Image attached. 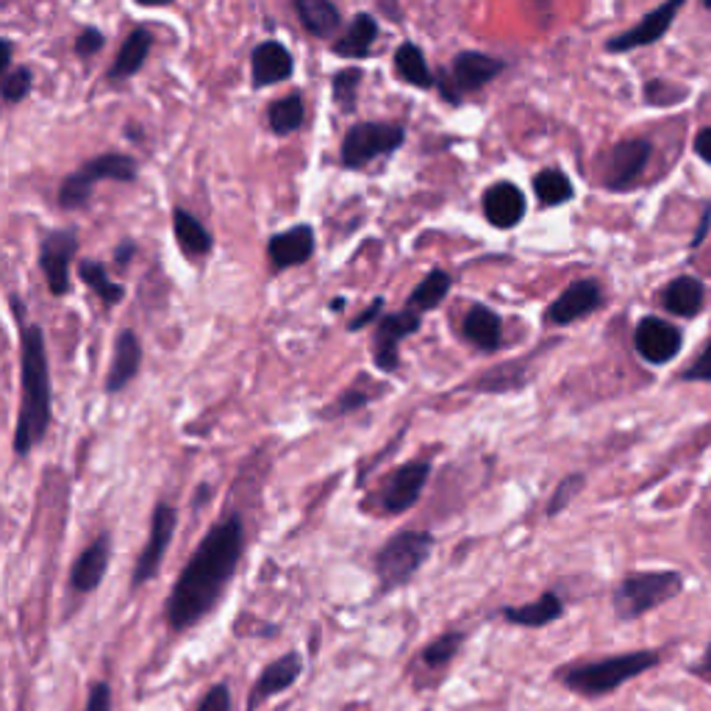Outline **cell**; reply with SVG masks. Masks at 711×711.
Wrapping results in <instances>:
<instances>
[{
    "label": "cell",
    "instance_id": "obj_1",
    "mask_svg": "<svg viewBox=\"0 0 711 711\" xmlns=\"http://www.w3.org/2000/svg\"><path fill=\"white\" fill-rule=\"evenodd\" d=\"M245 553V523L237 511L220 517L208 528L206 537L190 556L181 575L170 590L164 614L170 631H186L201 623L226 595V586L237 575V567Z\"/></svg>",
    "mask_w": 711,
    "mask_h": 711
},
{
    "label": "cell",
    "instance_id": "obj_2",
    "mask_svg": "<svg viewBox=\"0 0 711 711\" xmlns=\"http://www.w3.org/2000/svg\"><path fill=\"white\" fill-rule=\"evenodd\" d=\"M20 411L14 425V456L25 459L51 431L53 384L47 365L45 331L40 325L20 323Z\"/></svg>",
    "mask_w": 711,
    "mask_h": 711
},
{
    "label": "cell",
    "instance_id": "obj_3",
    "mask_svg": "<svg viewBox=\"0 0 711 711\" xmlns=\"http://www.w3.org/2000/svg\"><path fill=\"white\" fill-rule=\"evenodd\" d=\"M659 665V654L656 650H634V654H620L612 659L586 661V665H575L559 676L570 692L581 694V698H603L608 692H617L628 681L648 672L650 667Z\"/></svg>",
    "mask_w": 711,
    "mask_h": 711
},
{
    "label": "cell",
    "instance_id": "obj_4",
    "mask_svg": "<svg viewBox=\"0 0 711 711\" xmlns=\"http://www.w3.org/2000/svg\"><path fill=\"white\" fill-rule=\"evenodd\" d=\"M434 545L429 531H400L389 537L376 556V575L381 581V590L392 592L409 584L429 561Z\"/></svg>",
    "mask_w": 711,
    "mask_h": 711
},
{
    "label": "cell",
    "instance_id": "obj_5",
    "mask_svg": "<svg viewBox=\"0 0 711 711\" xmlns=\"http://www.w3.org/2000/svg\"><path fill=\"white\" fill-rule=\"evenodd\" d=\"M683 579L676 570H654V573H634L614 590V614L620 620H639L654 608L681 592Z\"/></svg>",
    "mask_w": 711,
    "mask_h": 711
},
{
    "label": "cell",
    "instance_id": "obj_6",
    "mask_svg": "<svg viewBox=\"0 0 711 711\" xmlns=\"http://www.w3.org/2000/svg\"><path fill=\"white\" fill-rule=\"evenodd\" d=\"M403 128L389 126V122H359L342 139V164L351 170H359L376 159L389 157L403 146Z\"/></svg>",
    "mask_w": 711,
    "mask_h": 711
},
{
    "label": "cell",
    "instance_id": "obj_7",
    "mask_svg": "<svg viewBox=\"0 0 711 711\" xmlns=\"http://www.w3.org/2000/svg\"><path fill=\"white\" fill-rule=\"evenodd\" d=\"M175 528H179V511H175V506L157 504V509H153L151 515V531H148L146 548L139 550L137 564H133V590H139V586H146L148 581L157 579L159 567H162L170 542H173Z\"/></svg>",
    "mask_w": 711,
    "mask_h": 711
},
{
    "label": "cell",
    "instance_id": "obj_8",
    "mask_svg": "<svg viewBox=\"0 0 711 711\" xmlns=\"http://www.w3.org/2000/svg\"><path fill=\"white\" fill-rule=\"evenodd\" d=\"M78 254L76 228H56L47 231L40 243V270L47 281L53 298H64L69 292V267Z\"/></svg>",
    "mask_w": 711,
    "mask_h": 711
},
{
    "label": "cell",
    "instance_id": "obj_9",
    "mask_svg": "<svg viewBox=\"0 0 711 711\" xmlns=\"http://www.w3.org/2000/svg\"><path fill=\"white\" fill-rule=\"evenodd\" d=\"M420 323H422L420 314L411 312V309L387 314V317L378 323L376 336H373V362H376L378 370L398 373L400 342H403L406 336L417 334V331H420Z\"/></svg>",
    "mask_w": 711,
    "mask_h": 711
},
{
    "label": "cell",
    "instance_id": "obj_10",
    "mask_svg": "<svg viewBox=\"0 0 711 711\" xmlns=\"http://www.w3.org/2000/svg\"><path fill=\"white\" fill-rule=\"evenodd\" d=\"M431 478V462H409L392 470L381 486V506L389 515H403L420 500Z\"/></svg>",
    "mask_w": 711,
    "mask_h": 711
},
{
    "label": "cell",
    "instance_id": "obj_11",
    "mask_svg": "<svg viewBox=\"0 0 711 711\" xmlns=\"http://www.w3.org/2000/svg\"><path fill=\"white\" fill-rule=\"evenodd\" d=\"M500 73H504V62H497V58L486 56V53L464 51L453 58L448 78H442V95L448 100H453L451 89H456V98L459 93H475V89L486 87Z\"/></svg>",
    "mask_w": 711,
    "mask_h": 711
},
{
    "label": "cell",
    "instance_id": "obj_12",
    "mask_svg": "<svg viewBox=\"0 0 711 711\" xmlns=\"http://www.w3.org/2000/svg\"><path fill=\"white\" fill-rule=\"evenodd\" d=\"M634 347L648 365H667L681 351V331L661 317H643L634 328Z\"/></svg>",
    "mask_w": 711,
    "mask_h": 711
},
{
    "label": "cell",
    "instance_id": "obj_13",
    "mask_svg": "<svg viewBox=\"0 0 711 711\" xmlns=\"http://www.w3.org/2000/svg\"><path fill=\"white\" fill-rule=\"evenodd\" d=\"M650 148L648 139H625L620 146L612 148L608 153V168H606V186L614 192L631 190L636 181L643 179L645 168L650 162Z\"/></svg>",
    "mask_w": 711,
    "mask_h": 711
},
{
    "label": "cell",
    "instance_id": "obj_14",
    "mask_svg": "<svg viewBox=\"0 0 711 711\" xmlns=\"http://www.w3.org/2000/svg\"><path fill=\"white\" fill-rule=\"evenodd\" d=\"M301 672H303V656L298 654V650H290V654H283L281 659L270 661V665L259 672L254 689H250L248 711H256L265 700L276 698V694L295 687Z\"/></svg>",
    "mask_w": 711,
    "mask_h": 711
},
{
    "label": "cell",
    "instance_id": "obj_15",
    "mask_svg": "<svg viewBox=\"0 0 711 711\" xmlns=\"http://www.w3.org/2000/svg\"><path fill=\"white\" fill-rule=\"evenodd\" d=\"M142 359H146V351H142V340L133 328H122L115 340V351H111V365L109 373H106L104 389L109 395L122 392L133 378L142 370Z\"/></svg>",
    "mask_w": 711,
    "mask_h": 711
},
{
    "label": "cell",
    "instance_id": "obj_16",
    "mask_svg": "<svg viewBox=\"0 0 711 711\" xmlns=\"http://www.w3.org/2000/svg\"><path fill=\"white\" fill-rule=\"evenodd\" d=\"M111 561V534H98L87 548L82 550V556L76 559L73 570H69V590L78 595H89L98 590L106 579Z\"/></svg>",
    "mask_w": 711,
    "mask_h": 711
},
{
    "label": "cell",
    "instance_id": "obj_17",
    "mask_svg": "<svg viewBox=\"0 0 711 711\" xmlns=\"http://www.w3.org/2000/svg\"><path fill=\"white\" fill-rule=\"evenodd\" d=\"M601 303H603L601 283L590 281V278H584V281H573L564 292H561L559 298H556L553 303H550L548 323L550 325H570V323H575V320L592 314L595 309H601Z\"/></svg>",
    "mask_w": 711,
    "mask_h": 711
},
{
    "label": "cell",
    "instance_id": "obj_18",
    "mask_svg": "<svg viewBox=\"0 0 711 711\" xmlns=\"http://www.w3.org/2000/svg\"><path fill=\"white\" fill-rule=\"evenodd\" d=\"M681 7H683V0H665V3H661L659 9H654V12H650L643 23L636 25V29L625 31V34L620 36H612V40L606 42V51L625 53V51H634V47L654 45V42H659L661 36L670 31L672 20H676L678 9Z\"/></svg>",
    "mask_w": 711,
    "mask_h": 711
},
{
    "label": "cell",
    "instance_id": "obj_19",
    "mask_svg": "<svg viewBox=\"0 0 711 711\" xmlns=\"http://www.w3.org/2000/svg\"><path fill=\"white\" fill-rule=\"evenodd\" d=\"M292 69H295L292 53L276 40L261 42V45H256L254 53H250V76H254L256 89L287 82V78L292 76Z\"/></svg>",
    "mask_w": 711,
    "mask_h": 711
},
{
    "label": "cell",
    "instance_id": "obj_20",
    "mask_svg": "<svg viewBox=\"0 0 711 711\" xmlns=\"http://www.w3.org/2000/svg\"><path fill=\"white\" fill-rule=\"evenodd\" d=\"M314 254V231L309 226H295L290 231H281L267 243L272 270H290V267L306 265Z\"/></svg>",
    "mask_w": 711,
    "mask_h": 711
},
{
    "label": "cell",
    "instance_id": "obj_21",
    "mask_svg": "<svg viewBox=\"0 0 711 711\" xmlns=\"http://www.w3.org/2000/svg\"><path fill=\"white\" fill-rule=\"evenodd\" d=\"M484 215L495 228H515L526 215V197L509 181L489 186L484 195Z\"/></svg>",
    "mask_w": 711,
    "mask_h": 711
},
{
    "label": "cell",
    "instance_id": "obj_22",
    "mask_svg": "<svg viewBox=\"0 0 711 711\" xmlns=\"http://www.w3.org/2000/svg\"><path fill=\"white\" fill-rule=\"evenodd\" d=\"M76 175L84 181V184L93 186V190L95 184H100V181H120V184H131V181H137L139 175V164L137 159L128 157V153L111 151L84 162L82 168L76 170Z\"/></svg>",
    "mask_w": 711,
    "mask_h": 711
},
{
    "label": "cell",
    "instance_id": "obj_23",
    "mask_svg": "<svg viewBox=\"0 0 711 711\" xmlns=\"http://www.w3.org/2000/svg\"><path fill=\"white\" fill-rule=\"evenodd\" d=\"M153 47V34L146 29V25H139L133 29L131 34L126 36V42L117 51V58L111 62L109 67V82H126V78H133L139 69L146 67L148 56H151Z\"/></svg>",
    "mask_w": 711,
    "mask_h": 711
},
{
    "label": "cell",
    "instance_id": "obj_24",
    "mask_svg": "<svg viewBox=\"0 0 711 711\" xmlns=\"http://www.w3.org/2000/svg\"><path fill=\"white\" fill-rule=\"evenodd\" d=\"M504 620L511 625H523V628H545V625L556 623L564 617V603L553 592H545L537 601L526 603V606H506L500 608Z\"/></svg>",
    "mask_w": 711,
    "mask_h": 711
},
{
    "label": "cell",
    "instance_id": "obj_25",
    "mask_svg": "<svg viewBox=\"0 0 711 711\" xmlns=\"http://www.w3.org/2000/svg\"><path fill=\"white\" fill-rule=\"evenodd\" d=\"M173 234L186 259H203L206 254H212L215 239H212L208 228L186 208H173Z\"/></svg>",
    "mask_w": 711,
    "mask_h": 711
},
{
    "label": "cell",
    "instance_id": "obj_26",
    "mask_svg": "<svg viewBox=\"0 0 711 711\" xmlns=\"http://www.w3.org/2000/svg\"><path fill=\"white\" fill-rule=\"evenodd\" d=\"M703 301H705V287L700 283V278H692V276L676 278V281L667 283L665 292H661V303H665L667 312L683 320L694 317V314L703 309Z\"/></svg>",
    "mask_w": 711,
    "mask_h": 711
},
{
    "label": "cell",
    "instance_id": "obj_27",
    "mask_svg": "<svg viewBox=\"0 0 711 711\" xmlns=\"http://www.w3.org/2000/svg\"><path fill=\"white\" fill-rule=\"evenodd\" d=\"M464 336L475 347L492 353L500 347V340H504V323L489 306H473L464 317Z\"/></svg>",
    "mask_w": 711,
    "mask_h": 711
},
{
    "label": "cell",
    "instance_id": "obj_28",
    "mask_svg": "<svg viewBox=\"0 0 711 711\" xmlns=\"http://www.w3.org/2000/svg\"><path fill=\"white\" fill-rule=\"evenodd\" d=\"M378 40V23L370 14H356L353 23L347 25L345 34L336 40L334 53L345 58H365L370 53L373 42Z\"/></svg>",
    "mask_w": 711,
    "mask_h": 711
},
{
    "label": "cell",
    "instance_id": "obj_29",
    "mask_svg": "<svg viewBox=\"0 0 711 711\" xmlns=\"http://www.w3.org/2000/svg\"><path fill=\"white\" fill-rule=\"evenodd\" d=\"M295 12L303 29L314 36H331L342 25L340 9L331 0H295Z\"/></svg>",
    "mask_w": 711,
    "mask_h": 711
},
{
    "label": "cell",
    "instance_id": "obj_30",
    "mask_svg": "<svg viewBox=\"0 0 711 711\" xmlns=\"http://www.w3.org/2000/svg\"><path fill=\"white\" fill-rule=\"evenodd\" d=\"M451 287H453V281L448 272H442V270L429 272V276L422 278V281L414 287V292L409 295V306L406 309H411V312H417V314L431 312V309H437L442 301H445L448 292H451Z\"/></svg>",
    "mask_w": 711,
    "mask_h": 711
},
{
    "label": "cell",
    "instance_id": "obj_31",
    "mask_svg": "<svg viewBox=\"0 0 711 711\" xmlns=\"http://www.w3.org/2000/svg\"><path fill=\"white\" fill-rule=\"evenodd\" d=\"M395 67H398L400 78L409 82L411 87H422V89L434 87V76H431L429 62H425L420 47L411 45V42H403V45L398 47V53H395Z\"/></svg>",
    "mask_w": 711,
    "mask_h": 711
},
{
    "label": "cell",
    "instance_id": "obj_32",
    "mask_svg": "<svg viewBox=\"0 0 711 711\" xmlns=\"http://www.w3.org/2000/svg\"><path fill=\"white\" fill-rule=\"evenodd\" d=\"M78 278L87 283L89 290H93L106 306H117V303H122V298H126V287L111 281L109 272H106V267L100 265V261L84 259L82 265H78Z\"/></svg>",
    "mask_w": 711,
    "mask_h": 711
},
{
    "label": "cell",
    "instance_id": "obj_33",
    "mask_svg": "<svg viewBox=\"0 0 711 711\" xmlns=\"http://www.w3.org/2000/svg\"><path fill=\"white\" fill-rule=\"evenodd\" d=\"M267 120H270L272 133H278V137L295 133L303 126V120H306V104H303L301 95H287V98L276 100L270 106Z\"/></svg>",
    "mask_w": 711,
    "mask_h": 711
},
{
    "label": "cell",
    "instance_id": "obj_34",
    "mask_svg": "<svg viewBox=\"0 0 711 711\" xmlns=\"http://www.w3.org/2000/svg\"><path fill=\"white\" fill-rule=\"evenodd\" d=\"M534 192L542 206H561L573 197V184L561 170H542L534 179Z\"/></svg>",
    "mask_w": 711,
    "mask_h": 711
},
{
    "label": "cell",
    "instance_id": "obj_35",
    "mask_svg": "<svg viewBox=\"0 0 711 711\" xmlns=\"http://www.w3.org/2000/svg\"><path fill=\"white\" fill-rule=\"evenodd\" d=\"M462 645H464L462 631H451V634L440 636V639H434L429 648L422 650V661H425L429 667L451 665V661L456 659L459 650H462Z\"/></svg>",
    "mask_w": 711,
    "mask_h": 711
},
{
    "label": "cell",
    "instance_id": "obj_36",
    "mask_svg": "<svg viewBox=\"0 0 711 711\" xmlns=\"http://www.w3.org/2000/svg\"><path fill=\"white\" fill-rule=\"evenodd\" d=\"M31 87H34V73L29 67H14L0 82V98L7 104H20V100L29 98Z\"/></svg>",
    "mask_w": 711,
    "mask_h": 711
},
{
    "label": "cell",
    "instance_id": "obj_37",
    "mask_svg": "<svg viewBox=\"0 0 711 711\" xmlns=\"http://www.w3.org/2000/svg\"><path fill=\"white\" fill-rule=\"evenodd\" d=\"M581 489H584V475H581V473L567 475V478L561 481L559 486H556L553 497H550V504H548V517H556V515H559V511H564L567 506L573 504V497L579 495Z\"/></svg>",
    "mask_w": 711,
    "mask_h": 711
},
{
    "label": "cell",
    "instance_id": "obj_38",
    "mask_svg": "<svg viewBox=\"0 0 711 711\" xmlns=\"http://www.w3.org/2000/svg\"><path fill=\"white\" fill-rule=\"evenodd\" d=\"M362 82V69H342L340 76L334 78V100L345 111H351L356 106V87Z\"/></svg>",
    "mask_w": 711,
    "mask_h": 711
},
{
    "label": "cell",
    "instance_id": "obj_39",
    "mask_svg": "<svg viewBox=\"0 0 711 711\" xmlns=\"http://www.w3.org/2000/svg\"><path fill=\"white\" fill-rule=\"evenodd\" d=\"M104 47H106L104 31L93 29V25H89V29H84L82 34L76 36V42H73V51H76L78 58H93V56H98V53L104 51Z\"/></svg>",
    "mask_w": 711,
    "mask_h": 711
},
{
    "label": "cell",
    "instance_id": "obj_40",
    "mask_svg": "<svg viewBox=\"0 0 711 711\" xmlns=\"http://www.w3.org/2000/svg\"><path fill=\"white\" fill-rule=\"evenodd\" d=\"M195 711H231V689H228V683H215L203 694Z\"/></svg>",
    "mask_w": 711,
    "mask_h": 711
},
{
    "label": "cell",
    "instance_id": "obj_41",
    "mask_svg": "<svg viewBox=\"0 0 711 711\" xmlns=\"http://www.w3.org/2000/svg\"><path fill=\"white\" fill-rule=\"evenodd\" d=\"M683 381H703L711 384V342L705 345V351L700 353L698 359L689 365V370H683Z\"/></svg>",
    "mask_w": 711,
    "mask_h": 711
},
{
    "label": "cell",
    "instance_id": "obj_42",
    "mask_svg": "<svg viewBox=\"0 0 711 711\" xmlns=\"http://www.w3.org/2000/svg\"><path fill=\"white\" fill-rule=\"evenodd\" d=\"M84 711H111V687L106 681H98L89 687L87 705Z\"/></svg>",
    "mask_w": 711,
    "mask_h": 711
},
{
    "label": "cell",
    "instance_id": "obj_43",
    "mask_svg": "<svg viewBox=\"0 0 711 711\" xmlns=\"http://www.w3.org/2000/svg\"><path fill=\"white\" fill-rule=\"evenodd\" d=\"M381 309H384V298H376V301H373V306L367 309V312H362L359 317L353 320L351 331H362V328H365L367 323H373V320H376L378 314H381Z\"/></svg>",
    "mask_w": 711,
    "mask_h": 711
},
{
    "label": "cell",
    "instance_id": "obj_44",
    "mask_svg": "<svg viewBox=\"0 0 711 711\" xmlns=\"http://www.w3.org/2000/svg\"><path fill=\"white\" fill-rule=\"evenodd\" d=\"M694 153H698L705 164H711V128L698 131V137H694Z\"/></svg>",
    "mask_w": 711,
    "mask_h": 711
},
{
    "label": "cell",
    "instance_id": "obj_45",
    "mask_svg": "<svg viewBox=\"0 0 711 711\" xmlns=\"http://www.w3.org/2000/svg\"><path fill=\"white\" fill-rule=\"evenodd\" d=\"M133 254H137V243H131V239H122V243L115 248V256H111V259H115L117 267H126L128 261L133 259Z\"/></svg>",
    "mask_w": 711,
    "mask_h": 711
},
{
    "label": "cell",
    "instance_id": "obj_46",
    "mask_svg": "<svg viewBox=\"0 0 711 711\" xmlns=\"http://www.w3.org/2000/svg\"><path fill=\"white\" fill-rule=\"evenodd\" d=\"M12 42L7 40V36H0V82H3V76L9 73V67H12Z\"/></svg>",
    "mask_w": 711,
    "mask_h": 711
},
{
    "label": "cell",
    "instance_id": "obj_47",
    "mask_svg": "<svg viewBox=\"0 0 711 711\" xmlns=\"http://www.w3.org/2000/svg\"><path fill=\"white\" fill-rule=\"evenodd\" d=\"M698 672L700 676L705 678V681H711V645H709V650H705V656H703V665L698 667Z\"/></svg>",
    "mask_w": 711,
    "mask_h": 711
},
{
    "label": "cell",
    "instance_id": "obj_48",
    "mask_svg": "<svg viewBox=\"0 0 711 711\" xmlns=\"http://www.w3.org/2000/svg\"><path fill=\"white\" fill-rule=\"evenodd\" d=\"M137 7H146V9H153V7H170L173 0H133Z\"/></svg>",
    "mask_w": 711,
    "mask_h": 711
},
{
    "label": "cell",
    "instance_id": "obj_49",
    "mask_svg": "<svg viewBox=\"0 0 711 711\" xmlns=\"http://www.w3.org/2000/svg\"><path fill=\"white\" fill-rule=\"evenodd\" d=\"M703 7H705V9H711V0H703Z\"/></svg>",
    "mask_w": 711,
    "mask_h": 711
}]
</instances>
